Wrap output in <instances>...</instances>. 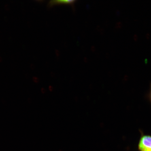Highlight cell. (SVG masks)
<instances>
[{"label": "cell", "mask_w": 151, "mask_h": 151, "mask_svg": "<svg viewBox=\"0 0 151 151\" xmlns=\"http://www.w3.org/2000/svg\"><path fill=\"white\" fill-rule=\"evenodd\" d=\"M141 136L138 148L139 151H151V135L145 134L140 130Z\"/></svg>", "instance_id": "1"}, {"label": "cell", "mask_w": 151, "mask_h": 151, "mask_svg": "<svg viewBox=\"0 0 151 151\" xmlns=\"http://www.w3.org/2000/svg\"><path fill=\"white\" fill-rule=\"evenodd\" d=\"M148 98L151 104V84L150 86V91H149V93L148 94Z\"/></svg>", "instance_id": "3"}, {"label": "cell", "mask_w": 151, "mask_h": 151, "mask_svg": "<svg viewBox=\"0 0 151 151\" xmlns=\"http://www.w3.org/2000/svg\"><path fill=\"white\" fill-rule=\"evenodd\" d=\"M75 1H52L49 3L48 6L51 7L53 6L61 4H67L72 5Z\"/></svg>", "instance_id": "2"}]
</instances>
